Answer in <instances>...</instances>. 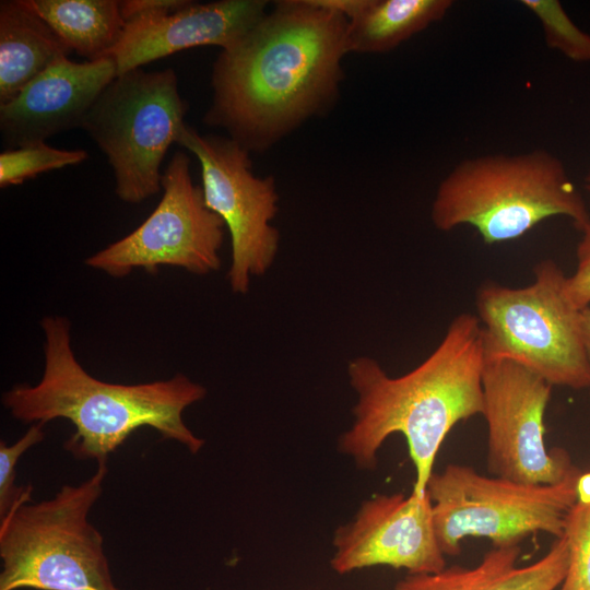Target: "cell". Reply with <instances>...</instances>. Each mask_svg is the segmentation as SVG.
I'll list each match as a JSON object with an SVG mask.
<instances>
[{
	"label": "cell",
	"instance_id": "cell-13",
	"mask_svg": "<svg viewBox=\"0 0 590 590\" xmlns=\"http://www.w3.org/2000/svg\"><path fill=\"white\" fill-rule=\"evenodd\" d=\"M263 0L189 1L167 12L135 16L126 22L117 44L109 51L117 75L175 52L214 45H235L267 13Z\"/></svg>",
	"mask_w": 590,
	"mask_h": 590
},
{
	"label": "cell",
	"instance_id": "cell-2",
	"mask_svg": "<svg viewBox=\"0 0 590 590\" xmlns=\"http://www.w3.org/2000/svg\"><path fill=\"white\" fill-rule=\"evenodd\" d=\"M484 364L481 324L470 312L456 316L429 356L400 377H390L371 357H356L347 366L357 393L354 421L340 436L339 450L358 468L373 470L386 439L401 434L415 469L412 492L425 495L449 432L482 415Z\"/></svg>",
	"mask_w": 590,
	"mask_h": 590
},
{
	"label": "cell",
	"instance_id": "cell-16",
	"mask_svg": "<svg viewBox=\"0 0 590 590\" xmlns=\"http://www.w3.org/2000/svg\"><path fill=\"white\" fill-rule=\"evenodd\" d=\"M71 52L27 0L0 2V104Z\"/></svg>",
	"mask_w": 590,
	"mask_h": 590
},
{
	"label": "cell",
	"instance_id": "cell-12",
	"mask_svg": "<svg viewBox=\"0 0 590 590\" xmlns=\"http://www.w3.org/2000/svg\"><path fill=\"white\" fill-rule=\"evenodd\" d=\"M332 543L330 566L340 575L380 565L408 575L436 574L446 567L428 492L365 500L354 519L335 530Z\"/></svg>",
	"mask_w": 590,
	"mask_h": 590
},
{
	"label": "cell",
	"instance_id": "cell-5",
	"mask_svg": "<svg viewBox=\"0 0 590 590\" xmlns=\"http://www.w3.org/2000/svg\"><path fill=\"white\" fill-rule=\"evenodd\" d=\"M106 462L79 485L32 503L26 486L0 519V590H120L104 553L103 536L90 523L99 498Z\"/></svg>",
	"mask_w": 590,
	"mask_h": 590
},
{
	"label": "cell",
	"instance_id": "cell-25",
	"mask_svg": "<svg viewBox=\"0 0 590 590\" xmlns=\"http://www.w3.org/2000/svg\"><path fill=\"white\" fill-rule=\"evenodd\" d=\"M583 341L590 365V306L581 310Z\"/></svg>",
	"mask_w": 590,
	"mask_h": 590
},
{
	"label": "cell",
	"instance_id": "cell-4",
	"mask_svg": "<svg viewBox=\"0 0 590 590\" xmlns=\"http://www.w3.org/2000/svg\"><path fill=\"white\" fill-rule=\"evenodd\" d=\"M552 216L568 217L579 232L590 223L564 163L545 150L459 162L438 185L430 209L437 229L470 225L486 245L520 238Z\"/></svg>",
	"mask_w": 590,
	"mask_h": 590
},
{
	"label": "cell",
	"instance_id": "cell-15",
	"mask_svg": "<svg viewBox=\"0 0 590 590\" xmlns=\"http://www.w3.org/2000/svg\"><path fill=\"white\" fill-rule=\"evenodd\" d=\"M520 545L493 546L473 567L452 565L436 574L408 575L394 590H556L563 582L568 548L555 539L544 556L518 566Z\"/></svg>",
	"mask_w": 590,
	"mask_h": 590
},
{
	"label": "cell",
	"instance_id": "cell-18",
	"mask_svg": "<svg viewBox=\"0 0 590 590\" xmlns=\"http://www.w3.org/2000/svg\"><path fill=\"white\" fill-rule=\"evenodd\" d=\"M33 10L78 55L106 58L119 40L125 20L117 0H27Z\"/></svg>",
	"mask_w": 590,
	"mask_h": 590
},
{
	"label": "cell",
	"instance_id": "cell-7",
	"mask_svg": "<svg viewBox=\"0 0 590 590\" xmlns=\"http://www.w3.org/2000/svg\"><path fill=\"white\" fill-rule=\"evenodd\" d=\"M187 110L172 68L117 75L95 101L80 128L106 156L121 201L140 203L161 191V166Z\"/></svg>",
	"mask_w": 590,
	"mask_h": 590
},
{
	"label": "cell",
	"instance_id": "cell-1",
	"mask_svg": "<svg viewBox=\"0 0 590 590\" xmlns=\"http://www.w3.org/2000/svg\"><path fill=\"white\" fill-rule=\"evenodd\" d=\"M347 20L317 0L278 1L222 49L203 121L245 150L262 152L337 99Z\"/></svg>",
	"mask_w": 590,
	"mask_h": 590
},
{
	"label": "cell",
	"instance_id": "cell-24",
	"mask_svg": "<svg viewBox=\"0 0 590 590\" xmlns=\"http://www.w3.org/2000/svg\"><path fill=\"white\" fill-rule=\"evenodd\" d=\"M188 2L187 0H122L120 12L126 23L139 15L174 11Z\"/></svg>",
	"mask_w": 590,
	"mask_h": 590
},
{
	"label": "cell",
	"instance_id": "cell-19",
	"mask_svg": "<svg viewBox=\"0 0 590 590\" xmlns=\"http://www.w3.org/2000/svg\"><path fill=\"white\" fill-rule=\"evenodd\" d=\"M563 538L568 548V565L558 590H590V471L581 472L577 479L576 502Z\"/></svg>",
	"mask_w": 590,
	"mask_h": 590
},
{
	"label": "cell",
	"instance_id": "cell-26",
	"mask_svg": "<svg viewBox=\"0 0 590 590\" xmlns=\"http://www.w3.org/2000/svg\"><path fill=\"white\" fill-rule=\"evenodd\" d=\"M585 188H586L587 191L590 192V169H589L588 174L585 177Z\"/></svg>",
	"mask_w": 590,
	"mask_h": 590
},
{
	"label": "cell",
	"instance_id": "cell-8",
	"mask_svg": "<svg viewBox=\"0 0 590 590\" xmlns=\"http://www.w3.org/2000/svg\"><path fill=\"white\" fill-rule=\"evenodd\" d=\"M580 473L574 465L563 481L544 485L483 475L458 463L433 473L427 492L442 553L458 555L467 536L487 538L493 546L519 545L540 532L562 538Z\"/></svg>",
	"mask_w": 590,
	"mask_h": 590
},
{
	"label": "cell",
	"instance_id": "cell-11",
	"mask_svg": "<svg viewBox=\"0 0 590 590\" xmlns=\"http://www.w3.org/2000/svg\"><path fill=\"white\" fill-rule=\"evenodd\" d=\"M482 387L488 473L526 484L563 481L574 468L569 455L544 441L553 387L510 359H485Z\"/></svg>",
	"mask_w": 590,
	"mask_h": 590
},
{
	"label": "cell",
	"instance_id": "cell-9",
	"mask_svg": "<svg viewBox=\"0 0 590 590\" xmlns=\"http://www.w3.org/2000/svg\"><path fill=\"white\" fill-rule=\"evenodd\" d=\"M163 196L135 229L97 251L85 264L113 278L141 268L155 273L160 266L208 274L221 266L225 224L205 204L202 187L191 178L190 160L175 152L163 170Z\"/></svg>",
	"mask_w": 590,
	"mask_h": 590
},
{
	"label": "cell",
	"instance_id": "cell-14",
	"mask_svg": "<svg viewBox=\"0 0 590 590\" xmlns=\"http://www.w3.org/2000/svg\"><path fill=\"white\" fill-rule=\"evenodd\" d=\"M117 76L110 57L75 62L57 59L11 101L0 104L3 142L16 149L73 128H80L90 108Z\"/></svg>",
	"mask_w": 590,
	"mask_h": 590
},
{
	"label": "cell",
	"instance_id": "cell-10",
	"mask_svg": "<svg viewBox=\"0 0 590 590\" xmlns=\"http://www.w3.org/2000/svg\"><path fill=\"white\" fill-rule=\"evenodd\" d=\"M176 143L200 163L205 204L231 235V288L246 294L251 276L264 274L279 249L280 235L271 225L279 200L274 179L256 176L250 153L229 137L201 134L185 125Z\"/></svg>",
	"mask_w": 590,
	"mask_h": 590
},
{
	"label": "cell",
	"instance_id": "cell-23",
	"mask_svg": "<svg viewBox=\"0 0 590 590\" xmlns=\"http://www.w3.org/2000/svg\"><path fill=\"white\" fill-rule=\"evenodd\" d=\"M576 256V270L567 276L566 290L573 304L582 310L590 305V223L581 231Z\"/></svg>",
	"mask_w": 590,
	"mask_h": 590
},
{
	"label": "cell",
	"instance_id": "cell-21",
	"mask_svg": "<svg viewBox=\"0 0 590 590\" xmlns=\"http://www.w3.org/2000/svg\"><path fill=\"white\" fill-rule=\"evenodd\" d=\"M543 30L545 44L575 62H590V34L570 19L557 0H522Z\"/></svg>",
	"mask_w": 590,
	"mask_h": 590
},
{
	"label": "cell",
	"instance_id": "cell-3",
	"mask_svg": "<svg viewBox=\"0 0 590 590\" xmlns=\"http://www.w3.org/2000/svg\"><path fill=\"white\" fill-rule=\"evenodd\" d=\"M40 324L45 334L43 377L34 386L17 385L3 393V405L13 417L44 424L69 420L75 432L64 448L79 459L97 463L106 462L109 453L145 426L192 455L203 447L204 440L182 420L185 409L205 397L203 386L182 374L138 385L98 380L78 362L67 318L48 316Z\"/></svg>",
	"mask_w": 590,
	"mask_h": 590
},
{
	"label": "cell",
	"instance_id": "cell-17",
	"mask_svg": "<svg viewBox=\"0 0 590 590\" xmlns=\"http://www.w3.org/2000/svg\"><path fill=\"white\" fill-rule=\"evenodd\" d=\"M451 0H359L347 19V52H387L432 24L452 8Z\"/></svg>",
	"mask_w": 590,
	"mask_h": 590
},
{
	"label": "cell",
	"instance_id": "cell-6",
	"mask_svg": "<svg viewBox=\"0 0 590 590\" xmlns=\"http://www.w3.org/2000/svg\"><path fill=\"white\" fill-rule=\"evenodd\" d=\"M533 274L523 287L492 280L479 285L484 357L517 362L552 387L590 388L581 310L567 294V276L553 259L539 261Z\"/></svg>",
	"mask_w": 590,
	"mask_h": 590
},
{
	"label": "cell",
	"instance_id": "cell-20",
	"mask_svg": "<svg viewBox=\"0 0 590 590\" xmlns=\"http://www.w3.org/2000/svg\"><path fill=\"white\" fill-rule=\"evenodd\" d=\"M85 150H61L46 142L9 149L0 154V187L21 185L39 174L87 160Z\"/></svg>",
	"mask_w": 590,
	"mask_h": 590
},
{
	"label": "cell",
	"instance_id": "cell-22",
	"mask_svg": "<svg viewBox=\"0 0 590 590\" xmlns=\"http://www.w3.org/2000/svg\"><path fill=\"white\" fill-rule=\"evenodd\" d=\"M44 423H33L14 444L0 442V517L4 516L26 487L15 486V467L31 447L44 439Z\"/></svg>",
	"mask_w": 590,
	"mask_h": 590
}]
</instances>
